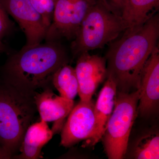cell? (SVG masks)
<instances>
[{
	"mask_svg": "<svg viewBox=\"0 0 159 159\" xmlns=\"http://www.w3.org/2000/svg\"><path fill=\"white\" fill-rule=\"evenodd\" d=\"M159 37V16L156 13L141 27L126 29L111 44L105 57L107 78L116 83L117 92L139 90L142 70L157 46Z\"/></svg>",
	"mask_w": 159,
	"mask_h": 159,
	"instance_id": "6da1fadb",
	"label": "cell"
},
{
	"mask_svg": "<svg viewBox=\"0 0 159 159\" xmlns=\"http://www.w3.org/2000/svg\"><path fill=\"white\" fill-rule=\"evenodd\" d=\"M68 61L64 48L57 41L25 46L7 60L1 78L18 87L36 92L51 88L54 73Z\"/></svg>",
	"mask_w": 159,
	"mask_h": 159,
	"instance_id": "7a4b0ae2",
	"label": "cell"
},
{
	"mask_svg": "<svg viewBox=\"0 0 159 159\" xmlns=\"http://www.w3.org/2000/svg\"><path fill=\"white\" fill-rule=\"evenodd\" d=\"M36 93L0 78V146L10 158L19 150L26 130L35 116Z\"/></svg>",
	"mask_w": 159,
	"mask_h": 159,
	"instance_id": "3957f363",
	"label": "cell"
},
{
	"mask_svg": "<svg viewBox=\"0 0 159 159\" xmlns=\"http://www.w3.org/2000/svg\"><path fill=\"white\" fill-rule=\"evenodd\" d=\"M127 29L120 15L104 0H96L83 20L71 44L73 55L78 56L84 52L102 48Z\"/></svg>",
	"mask_w": 159,
	"mask_h": 159,
	"instance_id": "277c9868",
	"label": "cell"
},
{
	"mask_svg": "<svg viewBox=\"0 0 159 159\" xmlns=\"http://www.w3.org/2000/svg\"><path fill=\"white\" fill-rule=\"evenodd\" d=\"M139 99V90L130 93L117 92L113 111L102 138L109 159H123L127 153Z\"/></svg>",
	"mask_w": 159,
	"mask_h": 159,
	"instance_id": "5b68a950",
	"label": "cell"
},
{
	"mask_svg": "<svg viewBox=\"0 0 159 159\" xmlns=\"http://www.w3.org/2000/svg\"><path fill=\"white\" fill-rule=\"evenodd\" d=\"M96 0H55L54 16L48 29L47 42L62 38L74 39L80 26Z\"/></svg>",
	"mask_w": 159,
	"mask_h": 159,
	"instance_id": "8992f818",
	"label": "cell"
},
{
	"mask_svg": "<svg viewBox=\"0 0 159 159\" xmlns=\"http://www.w3.org/2000/svg\"><path fill=\"white\" fill-rule=\"evenodd\" d=\"M95 104L93 99L88 101L80 100L73 107L61 129V145L69 147L82 140L90 141L96 125Z\"/></svg>",
	"mask_w": 159,
	"mask_h": 159,
	"instance_id": "52a82bcc",
	"label": "cell"
},
{
	"mask_svg": "<svg viewBox=\"0 0 159 159\" xmlns=\"http://www.w3.org/2000/svg\"><path fill=\"white\" fill-rule=\"evenodd\" d=\"M0 3L25 33L26 46L39 44L45 38L48 29L30 0H0Z\"/></svg>",
	"mask_w": 159,
	"mask_h": 159,
	"instance_id": "ba28073f",
	"label": "cell"
},
{
	"mask_svg": "<svg viewBox=\"0 0 159 159\" xmlns=\"http://www.w3.org/2000/svg\"><path fill=\"white\" fill-rule=\"evenodd\" d=\"M137 114L149 117L158 111L159 104V50L157 46L142 70Z\"/></svg>",
	"mask_w": 159,
	"mask_h": 159,
	"instance_id": "9c48e42d",
	"label": "cell"
},
{
	"mask_svg": "<svg viewBox=\"0 0 159 159\" xmlns=\"http://www.w3.org/2000/svg\"><path fill=\"white\" fill-rule=\"evenodd\" d=\"M75 68L78 82V93L80 101H88L100 84L107 78L106 60L89 52L78 56Z\"/></svg>",
	"mask_w": 159,
	"mask_h": 159,
	"instance_id": "30bf717a",
	"label": "cell"
},
{
	"mask_svg": "<svg viewBox=\"0 0 159 159\" xmlns=\"http://www.w3.org/2000/svg\"><path fill=\"white\" fill-rule=\"evenodd\" d=\"M34 100L41 119L54 122L52 129L54 134L61 129L65 119L74 107V100L57 96L51 88L44 89L41 93L37 92Z\"/></svg>",
	"mask_w": 159,
	"mask_h": 159,
	"instance_id": "8fae6325",
	"label": "cell"
},
{
	"mask_svg": "<svg viewBox=\"0 0 159 159\" xmlns=\"http://www.w3.org/2000/svg\"><path fill=\"white\" fill-rule=\"evenodd\" d=\"M107 79L95 104V132L89 141L92 145H95L102 139L115 106L116 84L111 78L107 77Z\"/></svg>",
	"mask_w": 159,
	"mask_h": 159,
	"instance_id": "7c38bea8",
	"label": "cell"
},
{
	"mask_svg": "<svg viewBox=\"0 0 159 159\" xmlns=\"http://www.w3.org/2000/svg\"><path fill=\"white\" fill-rule=\"evenodd\" d=\"M54 134L47 122L42 119L29 125L20 147V154L13 157L21 159L39 158L42 148L51 140Z\"/></svg>",
	"mask_w": 159,
	"mask_h": 159,
	"instance_id": "4fadbf2b",
	"label": "cell"
},
{
	"mask_svg": "<svg viewBox=\"0 0 159 159\" xmlns=\"http://www.w3.org/2000/svg\"><path fill=\"white\" fill-rule=\"evenodd\" d=\"M159 0H125L121 16L127 26L133 29L141 27L159 8Z\"/></svg>",
	"mask_w": 159,
	"mask_h": 159,
	"instance_id": "5bb4252c",
	"label": "cell"
},
{
	"mask_svg": "<svg viewBox=\"0 0 159 159\" xmlns=\"http://www.w3.org/2000/svg\"><path fill=\"white\" fill-rule=\"evenodd\" d=\"M129 157L133 159H158V130H149L138 137L131 148Z\"/></svg>",
	"mask_w": 159,
	"mask_h": 159,
	"instance_id": "9a60e30c",
	"label": "cell"
},
{
	"mask_svg": "<svg viewBox=\"0 0 159 159\" xmlns=\"http://www.w3.org/2000/svg\"><path fill=\"white\" fill-rule=\"evenodd\" d=\"M52 84L61 97L73 100L78 93V82L75 68L68 64L61 66L53 75Z\"/></svg>",
	"mask_w": 159,
	"mask_h": 159,
	"instance_id": "2e32d148",
	"label": "cell"
},
{
	"mask_svg": "<svg viewBox=\"0 0 159 159\" xmlns=\"http://www.w3.org/2000/svg\"><path fill=\"white\" fill-rule=\"evenodd\" d=\"M30 1L34 9L40 15L44 24L48 30L53 20L55 0Z\"/></svg>",
	"mask_w": 159,
	"mask_h": 159,
	"instance_id": "e0dca14e",
	"label": "cell"
},
{
	"mask_svg": "<svg viewBox=\"0 0 159 159\" xmlns=\"http://www.w3.org/2000/svg\"><path fill=\"white\" fill-rule=\"evenodd\" d=\"M11 27V21L7 12L0 3V41L8 34Z\"/></svg>",
	"mask_w": 159,
	"mask_h": 159,
	"instance_id": "ac0fdd59",
	"label": "cell"
},
{
	"mask_svg": "<svg viewBox=\"0 0 159 159\" xmlns=\"http://www.w3.org/2000/svg\"><path fill=\"white\" fill-rule=\"evenodd\" d=\"M110 7L118 14L121 16L122 9L125 0H104Z\"/></svg>",
	"mask_w": 159,
	"mask_h": 159,
	"instance_id": "d6986e66",
	"label": "cell"
},
{
	"mask_svg": "<svg viewBox=\"0 0 159 159\" xmlns=\"http://www.w3.org/2000/svg\"><path fill=\"white\" fill-rule=\"evenodd\" d=\"M10 159V157L6 153L2 148L0 146V159Z\"/></svg>",
	"mask_w": 159,
	"mask_h": 159,
	"instance_id": "ffe728a7",
	"label": "cell"
},
{
	"mask_svg": "<svg viewBox=\"0 0 159 159\" xmlns=\"http://www.w3.org/2000/svg\"><path fill=\"white\" fill-rule=\"evenodd\" d=\"M5 50V46L3 45L2 41H0V52H3Z\"/></svg>",
	"mask_w": 159,
	"mask_h": 159,
	"instance_id": "44dd1931",
	"label": "cell"
}]
</instances>
